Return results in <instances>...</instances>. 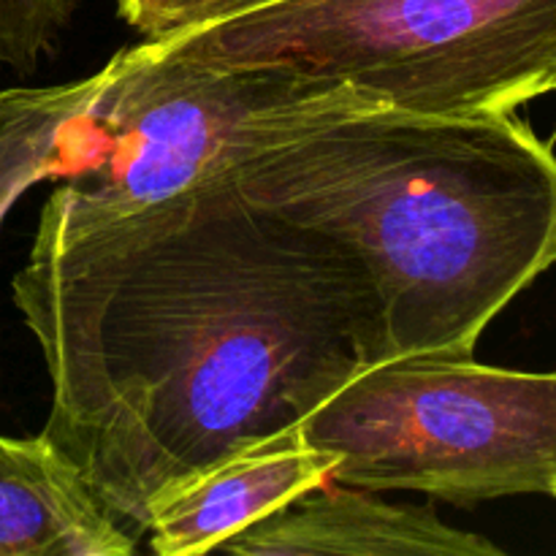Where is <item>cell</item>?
Listing matches in <instances>:
<instances>
[{"instance_id": "6da1fadb", "label": "cell", "mask_w": 556, "mask_h": 556, "mask_svg": "<svg viewBox=\"0 0 556 556\" xmlns=\"http://www.w3.org/2000/svg\"><path fill=\"white\" fill-rule=\"evenodd\" d=\"M11 293L52 383L41 434L134 538L168 492L386 362L362 264L226 172L79 233L36 231Z\"/></svg>"}, {"instance_id": "7a4b0ae2", "label": "cell", "mask_w": 556, "mask_h": 556, "mask_svg": "<svg viewBox=\"0 0 556 556\" xmlns=\"http://www.w3.org/2000/svg\"><path fill=\"white\" fill-rule=\"evenodd\" d=\"M367 271L386 358L472 356L556 264V155L516 112L334 117L226 172Z\"/></svg>"}, {"instance_id": "3957f363", "label": "cell", "mask_w": 556, "mask_h": 556, "mask_svg": "<svg viewBox=\"0 0 556 556\" xmlns=\"http://www.w3.org/2000/svg\"><path fill=\"white\" fill-rule=\"evenodd\" d=\"M157 43L288 65L413 114L516 112L556 92V0H271Z\"/></svg>"}, {"instance_id": "277c9868", "label": "cell", "mask_w": 556, "mask_h": 556, "mask_svg": "<svg viewBox=\"0 0 556 556\" xmlns=\"http://www.w3.org/2000/svg\"><path fill=\"white\" fill-rule=\"evenodd\" d=\"M386 106L288 65H215L157 41L119 49L81 117L101 144L52 190L36 231L68 237L172 199L313 125Z\"/></svg>"}, {"instance_id": "5b68a950", "label": "cell", "mask_w": 556, "mask_h": 556, "mask_svg": "<svg viewBox=\"0 0 556 556\" xmlns=\"http://www.w3.org/2000/svg\"><path fill=\"white\" fill-rule=\"evenodd\" d=\"M337 456L331 481L418 492L454 505L552 497L556 372H516L472 356L369 364L299 424Z\"/></svg>"}, {"instance_id": "8992f818", "label": "cell", "mask_w": 556, "mask_h": 556, "mask_svg": "<svg viewBox=\"0 0 556 556\" xmlns=\"http://www.w3.org/2000/svg\"><path fill=\"white\" fill-rule=\"evenodd\" d=\"M220 552L242 556H500L476 532L445 525L429 505H396L369 489H309L244 527Z\"/></svg>"}, {"instance_id": "52a82bcc", "label": "cell", "mask_w": 556, "mask_h": 556, "mask_svg": "<svg viewBox=\"0 0 556 556\" xmlns=\"http://www.w3.org/2000/svg\"><path fill=\"white\" fill-rule=\"evenodd\" d=\"M334 465L337 456L304 443L299 427L250 445L152 505L144 527L150 548L161 556L210 554L244 527L329 483Z\"/></svg>"}, {"instance_id": "ba28073f", "label": "cell", "mask_w": 556, "mask_h": 556, "mask_svg": "<svg viewBox=\"0 0 556 556\" xmlns=\"http://www.w3.org/2000/svg\"><path fill=\"white\" fill-rule=\"evenodd\" d=\"M134 548L136 538L43 434H0V556H128Z\"/></svg>"}, {"instance_id": "9c48e42d", "label": "cell", "mask_w": 556, "mask_h": 556, "mask_svg": "<svg viewBox=\"0 0 556 556\" xmlns=\"http://www.w3.org/2000/svg\"><path fill=\"white\" fill-rule=\"evenodd\" d=\"M103 68L49 87H0V223L38 179L71 163L76 125L96 101Z\"/></svg>"}, {"instance_id": "30bf717a", "label": "cell", "mask_w": 556, "mask_h": 556, "mask_svg": "<svg viewBox=\"0 0 556 556\" xmlns=\"http://www.w3.org/2000/svg\"><path fill=\"white\" fill-rule=\"evenodd\" d=\"M81 0H0V65L33 74Z\"/></svg>"}, {"instance_id": "8fae6325", "label": "cell", "mask_w": 556, "mask_h": 556, "mask_svg": "<svg viewBox=\"0 0 556 556\" xmlns=\"http://www.w3.org/2000/svg\"><path fill=\"white\" fill-rule=\"evenodd\" d=\"M266 3L271 0H117V11L144 41H161Z\"/></svg>"}, {"instance_id": "7c38bea8", "label": "cell", "mask_w": 556, "mask_h": 556, "mask_svg": "<svg viewBox=\"0 0 556 556\" xmlns=\"http://www.w3.org/2000/svg\"><path fill=\"white\" fill-rule=\"evenodd\" d=\"M552 497H556V476H554V489H552Z\"/></svg>"}]
</instances>
